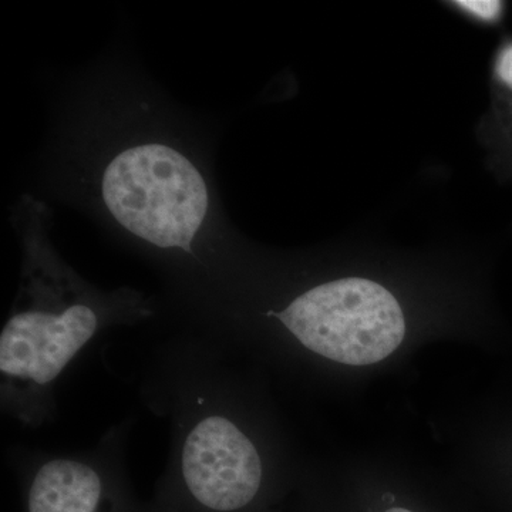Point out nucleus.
I'll use <instances>...</instances> for the list:
<instances>
[{
  "instance_id": "nucleus-5",
  "label": "nucleus",
  "mask_w": 512,
  "mask_h": 512,
  "mask_svg": "<svg viewBox=\"0 0 512 512\" xmlns=\"http://www.w3.org/2000/svg\"><path fill=\"white\" fill-rule=\"evenodd\" d=\"M26 507L28 512H133L103 468L72 457L49 458L33 470Z\"/></svg>"
},
{
  "instance_id": "nucleus-3",
  "label": "nucleus",
  "mask_w": 512,
  "mask_h": 512,
  "mask_svg": "<svg viewBox=\"0 0 512 512\" xmlns=\"http://www.w3.org/2000/svg\"><path fill=\"white\" fill-rule=\"evenodd\" d=\"M275 316L306 349L350 366L386 359L402 345L406 333L396 298L362 278L309 289Z\"/></svg>"
},
{
  "instance_id": "nucleus-2",
  "label": "nucleus",
  "mask_w": 512,
  "mask_h": 512,
  "mask_svg": "<svg viewBox=\"0 0 512 512\" xmlns=\"http://www.w3.org/2000/svg\"><path fill=\"white\" fill-rule=\"evenodd\" d=\"M101 194L121 227L154 247L192 252L210 208L198 168L165 144L128 147L104 170Z\"/></svg>"
},
{
  "instance_id": "nucleus-7",
  "label": "nucleus",
  "mask_w": 512,
  "mask_h": 512,
  "mask_svg": "<svg viewBox=\"0 0 512 512\" xmlns=\"http://www.w3.org/2000/svg\"><path fill=\"white\" fill-rule=\"evenodd\" d=\"M497 74L504 83L512 86V45L505 47L497 60Z\"/></svg>"
},
{
  "instance_id": "nucleus-4",
  "label": "nucleus",
  "mask_w": 512,
  "mask_h": 512,
  "mask_svg": "<svg viewBox=\"0 0 512 512\" xmlns=\"http://www.w3.org/2000/svg\"><path fill=\"white\" fill-rule=\"evenodd\" d=\"M178 476L202 512H244L258 500L264 467L254 441L224 413L198 417L185 433Z\"/></svg>"
},
{
  "instance_id": "nucleus-1",
  "label": "nucleus",
  "mask_w": 512,
  "mask_h": 512,
  "mask_svg": "<svg viewBox=\"0 0 512 512\" xmlns=\"http://www.w3.org/2000/svg\"><path fill=\"white\" fill-rule=\"evenodd\" d=\"M150 311L134 292H100L50 247L40 224H26L18 298L0 336L3 410L26 426L52 414L53 390L66 367L101 332Z\"/></svg>"
},
{
  "instance_id": "nucleus-6",
  "label": "nucleus",
  "mask_w": 512,
  "mask_h": 512,
  "mask_svg": "<svg viewBox=\"0 0 512 512\" xmlns=\"http://www.w3.org/2000/svg\"><path fill=\"white\" fill-rule=\"evenodd\" d=\"M454 5L484 20L497 19L503 9V3L491 2V0H460V2H454Z\"/></svg>"
}]
</instances>
